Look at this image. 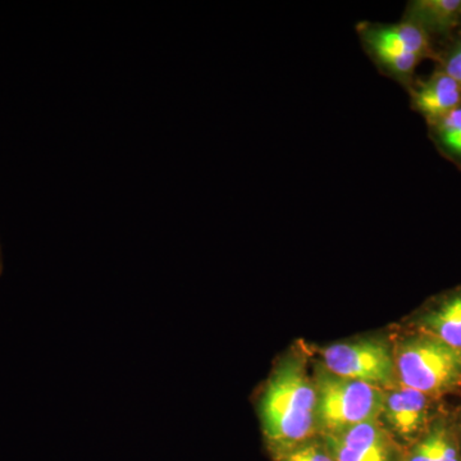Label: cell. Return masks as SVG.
I'll return each mask as SVG.
<instances>
[{
  "label": "cell",
  "mask_w": 461,
  "mask_h": 461,
  "mask_svg": "<svg viewBox=\"0 0 461 461\" xmlns=\"http://www.w3.org/2000/svg\"><path fill=\"white\" fill-rule=\"evenodd\" d=\"M281 461H335L327 448L315 444L297 445L284 451Z\"/></svg>",
  "instance_id": "13"
},
{
  "label": "cell",
  "mask_w": 461,
  "mask_h": 461,
  "mask_svg": "<svg viewBox=\"0 0 461 461\" xmlns=\"http://www.w3.org/2000/svg\"><path fill=\"white\" fill-rule=\"evenodd\" d=\"M327 450L335 461H391V444L377 420L357 424L327 436Z\"/></svg>",
  "instance_id": "6"
},
{
  "label": "cell",
  "mask_w": 461,
  "mask_h": 461,
  "mask_svg": "<svg viewBox=\"0 0 461 461\" xmlns=\"http://www.w3.org/2000/svg\"><path fill=\"white\" fill-rule=\"evenodd\" d=\"M402 20L420 26L430 39H451L461 27V0H411Z\"/></svg>",
  "instance_id": "9"
},
{
  "label": "cell",
  "mask_w": 461,
  "mask_h": 461,
  "mask_svg": "<svg viewBox=\"0 0 461 461\" xmlns=\"http://www.w3.org/2000/svg\"><path fill=\"white\" fill-rule=\"evenodd\" d=\"M314 384L315 420L329 435L381 417L384 393L377 386L338 377L327 371L317 375Z\"/></svg>",
  "instance_id": "3"
},
{
  "label": "cell",
  "mask_w": 461,
  "mask_h": 461,
  "mask_svg": "<svg viewBox=\"0 0 461 461\" xmlns=\"http://www.w3.org/2000/svg\"><path fill=\"white\" fill-rule=\"evenodd\" d=\"M366 57L379 74L408 89L414 81L417 67L423 60L437 62L438 50L432 39L411 21L396 23L362 21L355 26Z\"/></svg>",
  "instance_id": "2"
},
{
  "label": "cell",
  "mask_w": 461,
  "mask_h": 461,
  "mask_svg": "<svg viewBox=\"0 0 461 461\" xmlns=\"http://www.w3.org/2000/svg\"><path fill=\"white\" fill-rule=\"evenodd\" d=\"M393 357L402 386L424 395L444 393L461 381V354L432 336L402 342Z\"/></svg>",
  "instance_id": "4"
},
{
  "label": "cell",
  "mask_w": 461,
  "mask_h": 461,
  "mask_svg": "<svg viewBox=\"0 0 461 461\" xmlns=\"http://www.w3.org/2000/svg\"><path fill=\"white\" fill-rule=\"evenodd\" d=\"M406 91L412 111L423 115L426 122L461 107V85L437 66L427 77H415Z\"/></svg>",
  "instance_id": "7"
},
{
  "label": "cell",
  "mask_w": 461,
  "mask_h": 461,
  "mask_svg": "<svg viewBox=\"0 0 461 461\" xmlns=\"http://www.w3.org/2000/svg\"><path fill=\"white\" fill-rule=\"evenodd\" d=\"M321 357L327 372L373 386L390 384L396 375L395 357L377 339L339 342L324 348Z\"/></svg>",
  "instance_id": "5"
},
{
  "label": "cell",
  "mask_w": 461,
  "mask_h": 461,
  "mask_svg": "<svg viewBox=\"0 0 461 461\" xmlns=\"http://www.w3.org/2000/svg\"><path fill=\"white\" fill-rule=\"evenodd\" d=\"M424 439L436 461H460L456 447L444 429L432 430Z\"/></svg>",
  "instance_id": "12"
},
{
  "label": "cell",
  "mask_w": 461,
  "mask_h": 461,
  "mask_svg": "<svg viewBox=\"0 0 461 461\" xmlns=\"http://www.w3.org/2000/svg\"><path fill=\"white\" fill-rule=\"evenodd\" d=\"M382 417L397 435L411 438L423 429L429 420V396L409 387L384 393Z\"/></svg>",
  "instance_id": "8"
},
{
  "label": "cell",
  "mask_w": 461,
  "mask_h": 461,
  "mask_svg": "<svg viewBox=\"0 0 461 461\" xmlns=\"http://www.w3.org/2000/svg\"><path fill=\"white\" fill-rule=\"evenodd\" d=\"M426 335L461 354V288L437 303L423 318Z\"/></svg>",
  "instance_id": "10"
},
{
  "label": "cell",
  "mask_w": 461,
  "mask_h": 461,
  "mask_svg": "<svg viewBox=\"0 0 461 461\" xmlns=\"http://www.w3.org/2000/svg\"><path fill=\"white\" fill-rule=\"evenodd\" d=\"M430 141L442 157L461 171V107L427 122Z\"/></svg>",
  "instance_id": "11"
},
{
  "label": "cell",
  "mask_w": 461,
  "mask_h": 461,
  "mask_svg": "<svg viewBox=\"0 0 461 461\" xmlns=\"http://www.w3.org/2000/svg\"><path fill=\"white\" fill-rule=\"evenodd\" d=\"M408 461H436L432 453H430L426 439H423L420 444L415 446V448L412 450Z\"/></svg>",
  "instance_id": "14"
},
{
  "label": "cell",
  "mask_w": 461,
  "mask_h": 461,
  "mask_svg": "<svg viewBox=\"0 0 461 461\" xmlns=\"http://www.w3.org/2000/svg\"><path fill=\"white\" fill-rule=\"evenodd\" d=\"M317 391L297 357L278 364L267 384L260 402L264 435L284 451L290 450L313 433Z\"/></svg>",
  "instance_id": "1"
}]
</instances>
